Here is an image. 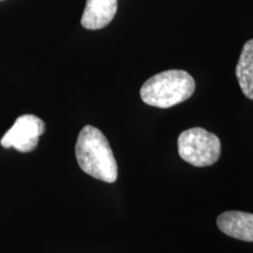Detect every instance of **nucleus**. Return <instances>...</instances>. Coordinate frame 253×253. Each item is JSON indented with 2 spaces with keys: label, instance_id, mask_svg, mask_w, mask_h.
Here are the masks:
<instances>
[{
  "label": "nucleus",
  "instance_id": "7ed1b4c3",
  "mask_svg": "<svg viewBox=\"0 0 253 253\" xmlns=\"http://www.w3.org/2000/svg\"><path fill=\"white\" fill-rule=\"evenodd\" d=\"M177 144L179 156L191 166H212L220 157L219 138L203 128H191L181 132Z\"/></svg>",
  "mask_w": 253,
  "mask_h": 253
},
{
  "label": "nucleus",
  "instance_id": "f257e3e1",
  "mask_svg": "<svg viewBox=\"0 0 253 253\" xmlns=\"http://www.w3.org/2000/svg\"><path fill=\"white\" fill-rule=\"evenodd\" d=\"M75 156L82 171L107 183L118 179V163L108 140L101 130L86 126L79 134Z\"/></svg>",
  "mask_w": 253,
  "mask_h": 253
},
{
  "label": "nucleus",
  "instance_id": "423d86ee",
  "mask_svg": "<svg viewBox=\"0 0 253 253\" xmlns=\"http://www.w3.org/2000/svg\"><path fill=\"white\" fill-rule=\"evenodd\" d=\"M118 12V0H87L81 25L87 30H101L112 23Z\"/></svg>",
  "mask_w": 253,
  "mask_h": 253
},
{
  "label": "nucleus",
  "instance_id": "39448f33",
  "mask_svg": "<svg viewBox=\"0 0 253 253\" xmlns=\"http://www.w3.org/2000/svg\"><path fill=\"white\" fill-rule=\"evenodd\" d=\"M221 232L231 238L253 242V214L242 211H226L217 218Z\"/></svg>",
  "mask_w": 253,
  "mask_h": 253
},
{
  "label": "nucleus",
  "instance_id": "0eeeda50",
  "mask_svg": "<svg viewBox=\"0 0 253 253\" xmlns=\"http://www.w3.org/2000/svg\"><path fill=\"white\" fill-rule=\"evenodd\" d=\"M236 77L243 94L253 100V39L246 41L236 67Z\"/></svg>",
  "mask_w": 253,
  "mask_h": 253
},
{
  "label": "nucleus",
  "instance_id": "20e7f679",
  "mask_svg": "<svg viewBox=\"0 0 253 253\" xmlns=\"http://www.w3.org/2000/svg\"><path fill=\"white\" fill-rule=\"evenodd\" d=\"M45 130V122L38 116L32 114L21 115L0 140V144L6 149L14 148L20 153H31L38 147L39 137Z\"/></svg>",
  "mask_w": 253,
  "mask_h": 253
},
{
  "label": "nucleus",
  "instance_id": "f03ea898",
  "mask_svg": "<svg viewBox=\"0 0 253 253\" xmlns=\"http://www.w3.org/2000/svg\"><path fill=\"white\" fill-rule=\"evenodd\" d=\"M196 89L194 78L182 69H170L154 75L141 87L144 103L157 108H170L192 96Z\"/></svg>",
  "mask_w": 253,
  "mask_h": 253
}]
</instances>
